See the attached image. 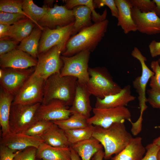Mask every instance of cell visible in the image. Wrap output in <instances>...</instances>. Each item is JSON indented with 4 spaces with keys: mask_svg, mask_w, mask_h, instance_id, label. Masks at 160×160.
<instances>
[{
    "mask_svg": "<svg viewBox=\"0 0 160 160\" xmlns=\"http://www.w3.org/2000/svg\"><path fill=\"white\" fill-rule=\"evenodd\" d=\"M157 159L158 160H160V150L159 151L157 154Z\"/></svg>",
    "mask_w": 160,
    "mask_h": 160,
    "instance_id": "51",
    "label": "cell"
},
{
    "mask_svg": "<svg viewBox=\"0 0 160 160\" xmlns=\"http://www.w3.org/2000/svg\"><path fill=\"white\" fill-rule=\"evenodd\" d=\"M74 21L72 10L68 9L65 6L55 4L53 7L49 8L38 23L42 28L54 29L58 27L66 26Z\"/></svg>",
    "mask_w": 160,
    "mask_h": 160,
    "instance_id": "13",
    "label": "cell"
},
{
    "mask_svg": "<svg viewBox=\"0 0 160 160\" xmlns=\"http://www.w3.org/2000/svg\"><path fill=\"white\" fill-rule=\"evenodd\" d=\"M45 81L33 72L15 95L12 104L30 105L41 103Z\"/></svg>",
    "mask_w": 160,
    "mask_h": 160,
    "instance_id": "5",
    "label": "cell"
},
{
    "mask_svg": "<svg viewBox=\"0 0 160 160\" xmlns=\"http://www.w3.org/2000/svg\"><path fill=\"white\" fill-rule=\"evenodd\" d=\"M53 123L52 121L38 120L24 133L30 136L41 137L49 129Z\"/></svg>",
    "mask_w": 160,
    "mask_h": 160,
    "instance_id": "34",
    "label": "cell"
},
{
    "mask_svg": "<svg viewBox=\"0 0 160 160\" xmlns=\"http://www.w3.org/2000/svg\"><path fill=\"white\" fill-rule=\"evenodd\" d=\"M71 115L68 106L64 102L59 100L53 99L46 104L41 103L35 116L37 121H53L66 119Z\"/></svg>",
    "mask_w": 160,
    "mask_h": 160,
    "instance_id": "14",
    "label": "cell"
},
{
    "mask_svg": "<svg viewBox=\"0 0 160 160\" xmlns=\"http://www.w3.org/2000/svg\"><path fill=\"white\" fill-rule=\"evenodd\" d=\"M70 146L81 157L82 160H90L92 156L103 147L98 140L93 137Z\"/></svg>",
    "mask_w": 160,
    "mask_h": 160,
    "instance_id": "27",
    "label": "cell"
},
{
    "mask_svg": "<svg viewBox=\"0 0 160 160\" xmlns=\"http://www.w3.org/2000/svg\"><path fill=\"white\" fill-rule=\"evenodd\" d=\"M93 127L89 124L85 127L65 131L70 145L92 138Z\"/></svg>",
    "mask_w": 160,
    "mask_h": 160,
    "instance_id": "32",
    "label": "cell"
},
{
    "mask_svg": "<svg viewBox=\"0 0 160 160\" xmlns=\"http://www.w3.org/2000/svg\"><path fill=\"white\" fill-rule=\"evenodd\" d=\"M93 2L99 8L105 5L107 6L110 8L112 15L118 18V10L114 0H95Z\"/></svg>",
    "mask_w": 160,
    "mask_h": 160,
    "instance_id": "41",
    "label": "cell"
},
{
    "mask_svg": "<svg viewBox=\"0 0 160 160\" xmlns=\"http://www.w3.org/2000/svg\"><path fill=\"white\" fill-rule=\"evenodd\" d=\"M65 6L68 9L72 10L75 7L84 5L89 7L92 10V19L95 23H99L106 20L107 10L105 9L103 13L100 15L97 13L94 7L93 1L92 0H65Z\"/></svg>",
    "mask_w": 160,
    "mask_h": 160,
    "instance_id": "31",
    "label": "cell"
},
{
    "mask_svg": "<svg viewBox=\"0 0 160 160\" xmlns=\"http://www.w3.org/2000/svg\"><path fill=\"white\" fill-rule=\"evenodd\" d=\"M0 145L18 151L33 147L37 148L44 141L40 137L33 136L24 133L10 132L0 139Z\"/></svg>",
    "mask_w": 160,
    "mask_h": 160,
    "instance_id": "17",
    "label": "cell"
},
{
    "mask_svg": "<svg viewBox=\"0 0 160 160\" xmlns=\"http://www.w3.org/2000/svg\"><path fill=\"white\" fill-rule=\"evenodd\" d=\"M131 86L128 85L118 93L108 95L102 99L96 98L95 108H108L125 106L136 99V97L131 95Z\"/></svg>",
    "mask_w": 160,
    "mask_h": 160,
    "instance_id": "18",
    "label": "cell"
},
{
    "mask_svg": "<svg viewBox=\"0 0 160 160\" xmlns=\"http://www.w3.org/2000/svg\"><path fill=\"white\" fill-rule=\"evenodd\" d=\"M55 1L54 0H45L44 1V5H47L49 8H52Z\"/></svg>",
    "mask_w": 160,
    "mask_h": 160,
    "instance_id": "49",
    "label": "cell"
},
{
    "mask_svg": "<svg viewBox=\"0 0 160 160\" xmlns=\"http://www.w3.org/2000/svg\"><path fill=\"white\" fill-rule=\"evenodd\" d=\"M88 71L89 78L86 86L90 94L96 98H103L118 93L122 89L113 80L105 68H89Z\"/></svg>",
    "mask_w": 160,
    "mask_h": 160,
    "instance_id": "4",
    "label": "cell"
},
{
    "mask_svg": "<svg viewBox=\"0 0 160 160\" xmlns=\"http://www.w3.org/2000/svg\"><path fill=\"white\" fill-rule=\"evenodd\" d=\"M19 151L0 145V160H13Z\"/></svg>",
    "mask_w": 160,
    "mask_h": 160,
    "instance_id": "43",
    "label": "cell"
},
{
    "mask_svg": "<svg viewBox=\"0 0 160 160\" xmlns=\"http://www.w3.org/2000/svg\"><path fill=\"white\" fill-rule=\"evenodd\" d=\"M63 52L61 47L56 45L39 54L34 73L45 80L52 75L60 73L63 65L60 57Z\"/></svg>",
    "mask_w": 160,
    "mask_h": 160,
    "instance_id": "8",
    "label": "cell"
},
{
    "mask_svg": "<svg viewBox=\"0 0 160 160\" xmlns=\"http://www.w3.org/2000/svg\"><path fill=\"white\" fill-rule=\"evenodd\" d=\"M74 23L54 29L44 27L39 41V55L56 45L61 47L63 52L68 41L72 36Z\"/></svg>",
    "mask_w": 160,
    "mask_h": 160,
    "instance_id": "10",
    "label": "cell"
},
{
    "mask_svg": "<svg viewBox=\"0 0 160 160\" xmlns=\"http://www.w3.org/2000/svg\"><path fill=\"white\" fill-rule=\"evenodd\" d=\"M41 137L44 143L53 147L66 148L70 145L65 131L53 123Z\"/></svg>",
    "mask_w": 160,
    "mask_h": 160,
    "instance_id": "23",
    "label": "cell"
},
{
    "mask_svg": "<svg viewBox=\"0 0 160 160\" xmlns=\"http://www.w3.org/2000/svg\"><path fill=\"white\" fill-rule=\"evenodd\" d=\"M147 102L153 108L160 109V93L151 89L147 90Z\"/></svg>",
    "mask_w": 160,
    "mask_h": 160,
    "instance_id": "42",
    "label": "cell"
},
{
    "mask_svg": "<svg viewBox=\"0 0 160 160\" xmlns=\"http://www.w3.org/2000/svg\"><path fill=\"white\" fill-rule=\"evenodd\" d=\"M132 15L137 31L148 35L160 33V18L153 12H142L132 8Z\"/></svg>",
    "mask_w": 160,
    "mask_h": 160,
    "instance_id": "16",
    "label": "cell"
},
{
    "mask_svg": "<svg viewBox=\"0 0 160 160\" xmlns=\"http://www.w3.org/2000/svg\"><path fill=\"white\" fill-rule=\"evenodd\" d=\"M23 3L21 0H0V12L21 14L30 19L23 10Z\"/></svg>",
    "mask_w": 160,
    "mask_h": 160,
    "instance_id": "33",
    "label": "cell"
},
{
    "mask_svg": "<svg viewBox=\"0 0 160 160\" xmlns=\"http://www.w3.org/2000/svg\"><path fill=\"white\" fill-rule=\"evenodd\" d=\"M10 26L0 23V39L9 38L8 33Z\"/></svg>",
    "mask_w": 160,
    "mask_h": 160,
    "instance_id": "45",
    "label": "cell"
},
{
    "mask_svg": "<svg viewBox=\"0 0 160 160\" xmlns=\"http://www.w3.org/2000/svg\"><path fill=\"white\" fill-rule=\"evenodd\" d=\"M148 47L151 57H154L160 55V41L153 40L149 44Z\"/></svg>",
    "mask_w": 160,
    "mask_h": 160,
    "instance_id": "44",
    "label": "cell"
},
{
    "mask_svg": "<svg viewBox=\"0 0 160 160\" xmlns=\"http://www.w3.org/2000/svg\"><path fill=\"white\" fill-rule=\"evenodd\" d=\"M145 148L140 137H133L126 147L111 160H140L145 152Z\"/></svg>",
    "mask_w": 160,
    "mask_h": 160,
    "instance_id": "21",
    "label": "cell"
},
{
    "mask_svg": "<svg viewBox=\"0 0 160 160\" xmlns=\"http://www.w3.org/2000/svg\"><path fill=\"white\" fill-rule=\"evenodd\" d=\"M158 61L159 62V63L160 65V58L159 59Z\"/></svg>",
    "mask_w": 160,
    "mask_h": 160,
    "instance_id": "52",
    "label": "cell"
},
{
    "mask_svg": "<svg viewBox=\"0 0 160 160\" xmlns=\"http://www.w3.org/2000/svg\"><path fill=\"white\" fill-rule=\"evenodd\" d=\"M36 160H40L38 159H36Z\"/></svg>",
    "mask_w": 160,
    "mask_h": 160,
    "instance_id": "53",
    "label": "cell"
},
{
    "mask_svg": "<svg viewBox=\"0 0 160 160\" xmlns=\"http://www.w3.org/2000/svg\"><path fill=\"white\" fill-rule=\"evenodd\" d=\"M37 63V59L17 49L0 55L1 68L26 69L35 67Z\"/></svg>",
    "mask_w": 160,
    "mask_h": 160,
    "instance_id": "15",
    "label": "cell"
},
{
    "mask_svg": "<svg viewBox=\"0 0 160 160\" xmlns=\"http://www.w3.org/2000/svg\"><path fill=\"white\" fill-rule=\"evenodd\" d=\"M37 148L33 147L19 151L13 160H36Z\"/></svg>",
    "mask_w": 160,
    "mask_h": 160,
    "instance_id": "39",
    "label": "cell"
},
{
    "mask_svg": "<svg viewBox=\"0 0 160 160\" xmlns=\"http://www.w3.org/2000/svg\"><path fill=\"white\" fill-rule=\"evenodd\" d=\"M155 3L156 7L153 12L160 18V0H153Z\"/></svg>",
    "mask_w": 160,
    "mask_h": 160,
    "instance_id": "47",
    "label": "cell"
},
{
    "mask_svg": "<svg viewBox=\"0 0 160 160\" xmlns=\"http://www.w3.org/2000/svg\"><path fill=\"white\" fill-rule=\"evenodd\" d=\"M132 8L137 9L142 12L153 11L156 5L150 0H129Z\"/></svg>",
    "mask_w": 160,
    "mask_h": 160,
    "instance_id": "36",
    "label": "cell"
},
{
    "mask_svg": "<svg viewBox=\"0 0 160 160\" xmlns=\"http://www.w3.org/2000/svg\"><path fill=\"white\" fill-rule=\"evenodd\" d=\"M105 152L103 148L97 152L93 156L92 160H103L104 158Z\"/></svg>",
    "mask_w": 160,
    "mask_h": 160,
    "instance_id": "46",
    "label": "cell"
},
{
    "mask_svg": "<svg viewBox=\"0 0 160 160\" xmlns=\"http://www.w3.org/2000/svg\"><path fill=\"white\" fill-rule=\"evenodd\" d=\"M87 119L78 113L72 114L66 119L52 121L64 131L84 128L88 126Z\"/></svg>",
    "mask_w": 160,
    "mask_h": 160,
    "instance_id": "30",
    "label": "cell"
},
{
    "mask_svg": "<svg viewBox=\"0 0 160 160\" xmlns=\"http://www.w3.org/2000/svg\"><path fill=\"white\" fill-rule=\"evenodd\" d=\"M36 158L40 160H71V150L70 147H54L43 142L37 148Z\"/></svg>",
    "mask_w": 160,
    "mask_h": 160,
    "instance_id": "22",
    "label": "cell"
},
{
    "mask_svg": "<svg viewBox=\"0 0 160 160\" xmlns=\"http://www.w3.org/2000/svg\"><path fill=\"white\" fill-rule=\"evenodd\" d=\"M146 152L140 160H158L157 154L160 150V147L153 143L148 144L145 148Z\"/></svg>",
    "mask_w": 160,
    "mask_h": 160,
    "instance_id": "40",
    "label": "cell"
},
{
    "mask_svg": "<svg viewBox=\"0 0 160 160\" xmlns=\"http://www.w3.org/2000/svg\"><path fill=\"white\" fill-rule=\"evenodd\" d=\"M42 31L39 27L36 26L31 33L20 42L16 49L28 53L37 59L39 55V43Z\"/></svg>",
    "mask_w": 160,
    "mask_h": 160,
    "instance_id": "26",
    "label": "cell"
},
{
    "mask_svg": "<svg viewBox=\"0 0 160 160\" xmlns=\"http://www.w3.org/2000/svg\"><path fill=\"white\" fill-rule=\"evenodd\" d=\"M71 151V160H81L80 156L70 146Z\"/></svg>",
    "mask_w": 160,
    "mask_h": 160,
    "instance_id": "48",
    "label": "cell"
},
{
    "mask_svg": "<svg viewBox=\"0 0 160 160\" xmlns=\"http://www.w3.org/2000/svg\"><path fill=\"white\" fill-rule=\"evenodd\" d=\"M19 43L10 38L0 39V55L16 49Z\"/></svg>",
    "mask_w": 160,
    "mask_h": 160,
    "instance_id": "38",
    "label": "cell"
},
{
    "mask_svg": "<svg viewBox=\"0 0 160 160\" xmlns=\"http://www.w3.org/2000/svg\"><path fill=\"white\" fill-rule=\"evenodd\" d=\"M118 10L117 25L125 34L137 31L132 15V7L129 0H114Z\"/></svg>",
    "mask_w": 160,
    "mask_h": 160,
    "instance_id": "20",
    "label": "cell"
},
{
    "mask_svg": "<svg viewBox=\"0 0 160 160\" xmlns=\"http://www.w3.org/2000/svg\"><path fill=\"white\" fill-rule=\"evenodd\" d=\"M36 26L31 19L26 17L10 26L9 37L20 42L31 33Z\"/></svg>",
    "mask_w": 160,
    "mask_h": 160,
    "instance_id": "28",
    "label": "cell"
},
{
    "mask_svg": "<svg viewBox=\"0 0 160 160\" xmlns=\"http://www.w3.org/2000/svg\"><path fill=\"white\" fill-rule=\"evenodd\" d=\"M14 96L1 88L0 92V124L2 137L10 132L9 124L11 108Z\"/></svg>",
    "mask_w": 160,
    "mask_h": 160,
    "instance_id": "24",
    "label": "cell"
},
{
    "mask_svg": "<svg viewBox=\"0 0 160 160\" xmlns=\"http://www.w3.org/2000/svg\"><path fill=\"white\" fill-rule=\"evenodd\" d=\"M92 137L102 145L106 160L122 151L133 138L124 122L116 123L105 128L94 125Z\"/></svg>",
    "mask_w": 160,
    "mask_h": 160,
    "instance_id": "1",
    "label": "cell"
},
{
    "mask_svg": "<svg viewBox=\"0 0 160 160\" xmlns=\"http://www.w3.org/2000/svg\"><path fill=\"white\" fill-rule=\"evenodd\" d=\"M153 143L160 147V136L154 140Z\"/></svg>",
    "mask_w": 160,
    "mask_h": 160,
    "instance_id": "50",
    "label": "cell"
},
{
    "mask_svg": "<svg viewBox=\"0 0 160 160\" xmlns=\"http://www.w3.org/2000/svg\"><path fill=\"white\" fill-rule=\"evenodd\" d=\"M90 53V52L85 50L70 57L61 55L63 63L61 75L76 77L78 81L86 84L89 78L88 64Z\"/></svg>",
    "mask_w": 160,
    "mask_h": 160,
    "instance_id": "6",
    "label": "cell"
},
{
    "mask_svg": "<svg viewBox=\"0 0 160 160\" xmlns=\"http://www.w3.org/2000/svg\"><path fill=\"white\" fill-rule=\"evenodd\" d=\"M86 84L77 81L76 92L71 107L69 108L71 115L78 113L86 119L90 117L92 109L90 103V96Z\"/></svg>",
    "mask_w": 160,
    "mask_h": 160,
    "instance_id": "19",
    "label": "cell"
},
{
    "mask_svg": "<svg viewBox=\"0 0 160 160\" xmlns=\"http://www.w3.org/2000/svg\"><path fill=\"white\" fill-rule=\"evenodd\" d=\"M77 79L69 76H62L60 73L49 77L45 82L44 96L42 104H44L53 99L64 102L71 105L75 95Z\"/></svg>",
    "mask_w": 160,
    "mask_h": 160,
    "instance_id": "3",
    "label": "cell"
},
{
    "mask_svg": "<svg viewBox=\"0 0 160 160\" xmlns=\"http://www.w3.org/2000/svg\"><path fill=\"white\" fill-rule=\"evenodd\" d=\"M131 54L133 57L139 60L141 65V75L135 79L133 81L132 84L138 95L140 114L143 115V112L148 108L146 104L147 102L146 96V86L149 80L154 75V73L146 65L145 62L147 60L146 58L142 54L137 47H134Z\"/></svg>",
    "mask_w": 160,
    "mask_h": 160,
    "instance_id": "11",
    "label": "cell"
},
{
    "mask_svg": "<svg viewBox=\"0 0 160 160\" xmlns=\"http://www.w3.org/2000/svg\"><path fill=\"white\" fill-rule=\"evenodd\" d=\"M72 10L75 21L72 36L93 24L91 22L92 11L89 7L79 5L75 7Z\"/></svg>",
    "mask_w": 160,
    "mask_h": 160,
    "instance_id": "25",
    "label": "cell"
},
{
    "mask_svg": "<svg viewBox=\"0 0 160 160\" xmlns=\"http://www.w3.org/2000/svg\"><path fill=\"white\" fill-rule=\"evenodd\" d=\"M94 115L87 119L88 124L105 128L112 124L131 120V113L125 106L108 108L92 109Z\"/></svg>",
    "mask_w": 160,
    "mask_h": 160,
    "instance_id": "9",
    "label": "cell"
},
{
    "mask_svg": "<svg viewBox=\"0 0 160 160\" xmlns=\"http://www.w3.org/2000/svg\"><path fill=\"white\" fill-rule=\"evenodd\" d=\"M108 23L107 19L94 23L71 36L62 55L70 57L83 51H93L104 36Z\"/></svg>",
    "mask_w": 160,
    "mask_h": 160,
    "instance_id": "2",
    "label": "cell"
},
{
    "mask_svg": "<svg viewBox=\"0 0 160 160\" xmlns=\"http://www.w3.org/2000/svg\"><path fill=\"white\" fill-rule=\"evenodd\" d=\"M1 68L3 73L0 78L1 88L14 96L35 70V67L26 69Z\"/></svg>",
    "mask_w": 160,
    "mask_h": 160,
    "instance_id": "12",
    "label": "cell"
},
{
    "mask_svg": "<svg viewBox=\"0 0 160 160\" xmlns=\"http://www.w3.org/2000/svg\"><path fill=\"white\" fill-rule=\"evenodd\" d=\"M49 8L45 5H44L42 7H39L34 4L32 0H23V11L42 31L44 28L41 27L38 23L46 13Z\"/></svg>",
    "mask_w": 160,
    "mask_h": 160,
    "instance_id": "29",
    "label": "cell"
},
{
    "mask_svg": "<svg viewBox=\"0 0 160 160\" xmlns=\"http://www.w3.org/2000/svg\"><path fill=\"white\" fill-rule=\"evenodd\" d=\"M26 17L21 14L1 12L0 23L11 25Z\"/></svg>",
    "mask_w": 160,
    "mask_h": 160,
    "instance_id": "37",
    "label": "cell"
},
{
    "mask_svg": "<svg viewBox=\"0 0 160 160\" xmlns=\"http://www.w3.org/2000/svg\"><path fill=\"white\" fill-rule=\"evenodd\" d=\"M151 67L154 74L150 79V86L152 90L160 93V65L158 60L152 61Z\"/></svg>",
    "mask_w": 160,
    "mask_h": 160,
    "instance_id": "35",
    "label": "cell"
},
{
    "mask_svg": "<svg viewBox=\"0 0 160 160\" xmlns=\"http://www.w3.org/2000/svg\"><path fill=\"white\" fill-rule=\"evenodd\" d=\"M41 104L30 105L12 104L9 121L10 132L24 133L37 121L35 114Z\"/></svg>",
    "mask_w": 160,
    "mask_h": 160,
    "instance_id": "7",
    "label": "cell"
}]
</instances>
